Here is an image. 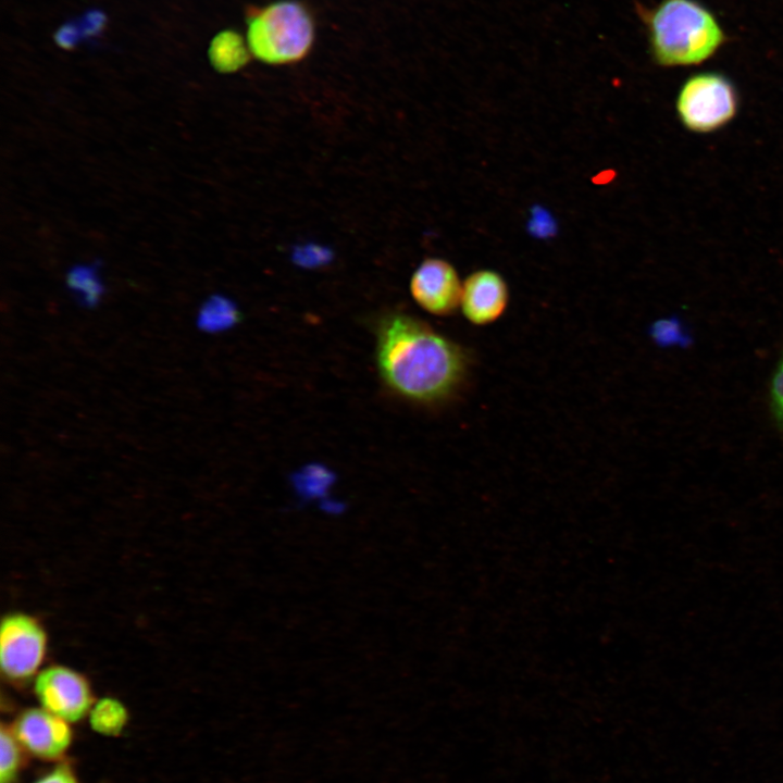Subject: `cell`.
I'll use <instances>...</instances> for the list:
<instances>
[{"instance_id": "4fadbf2b", "label": "cell", "mask_w": 783, "mask_h": 783, "mask_svg": "<svg viewBox=\"0 0 783 783\" xmlns=\"http://www.w3.org/2000/svg\"><path fill=\"white\" fill-rule=\"evenodd\" d=\"M66 284L86 307L96 306L104 291L96 265L74 266L67 273Z\"/></svg>"}, {"instance_id": "8fae6325", "label": "cell", "mask_w": 783, "mask_h": 783, "mask_svg": "<svg viewBox=\"0 0 783 783\" xmlns=\"http://www.w3.org/2000/svg\"><path fill=\"white\" fill-rule=\"evenodd\" d=\"M88 714L91 729L104 736L120 735L128 721V712L125 706L111 697H104L96 701Z\"/></svg>"}, {"instance_id": "9a60e30c", "label": "cell", "mask_w": 783, "mask_h": 783, "mask_svg": "<svg viewBox=\"0 0 783 783\" xmlns=\"http://www.w3.org/2000/svg\"><path fill=\"white\" fill-rule=\"evenodd\" d=\"M651 336L660 346L686 344L688 337L678 320L657 321L651 326Z\"/></svg>"}, {"instance_id": "5b68a950", "label": "cell", "mask_w": 783, "mask_h": 783, "mask_svg": "<svg viewBox=\"0 0 783 783\" xmlns=\"http://www.w3.org/2000/svg\"><path fill=\"white\" fill-rule=\"evenodd\" d=\"M47 636L38 621L24 613L3 618L0 631V666L10 680L30 679L40 667Z\"/></svg>"}, {"instance_id": "ba28073f", "label": "cell", "mask_w": 783, "mask_h": 783, "mask_svg": "<svg viewBox=\"0 0 783 783\" xmlns=\"http://www.w3.org/2000/svg\"><path fill=\"white\" fill-rule=\"evenodd\" d=\"M11 730L25 751L49 761L62 758L73 739L70 722L42 707L24 710Z\"/></svg>"}, {"instance_id": "e0dca14e", "label": "cell", "mask_w": 783, "mask_h": 783, "mask_svg": "<svg viewBox=\"0 0 783 783\" xmlns=\"http://www.w3.org/2000/svg\"><path fill=\"white\" fill-rule=\"evenodd\" d=\"M33 783H79V781L69 765L59 763Z\"/></svg>"}, {"instance_id": "52a82bcc", "label": "cell", "mask_w": 783, "mask_h": 783, "mask_svg": "<svg viewBox=\"0 0 783 783\" xmlns=\"http://www.w3.org/2000/svg\"><path fill=\"white\" fill-rule=\"evenodd\" d=\"M410 293L414 301L426 312L447 316L460 307L462 282L448 261L426 258L411 276Z\"/></svg>"}, {"instance_id": "ffe728a7", "label": "cell", "mask_w": 783, "mask_h": 783, "mask_svg": "<svg viewBox=\"0 0 783 783\" xmlns=\"http://www.w3.org/2000/svg\"><path fill=\"white\" fill-rule=\"evenodd\" d=\"M775 409H776V411H778V413H779L780 418H781V419H782V421H783V405H782L781 407H779V408H775Z\"/></svg>"}, {"instance_id": "5bb4252c", "label": "cell", "mask_w": 783, "mask_h": 783, "mask_svg": "<svg viewBox=\"0 0 783 783\" xmlns=\"http://www.w3.org/2000/svg\"><path fill=\"white\" fill-rule=\"evenodd\" d=\"M21 744L11 728L1 726L0 731V783H13L22 766Z\"/></svg>"}, {"instance_id": "6da1fadb", "label": "cell", "mask_w": 783, "mask_h": 783, "mask_svg": "<svg viewBox=\"0 0 783 783\" xmlns=\"http://www.w3.org/2000/svg\"><path fill=\"white\" fill-rule=\"evenodd\" d=\"M376 364L386 386L408 400L437 403L465 380L467 352L423 321L390 313L376 326Z\"/></svg>"}, {"instance_id": "ac0fdd59", "label": "cell", "mask_w": 783, "mask_h": 783, "mask_svg": "<svg viewBox=\"0 0 783 783\" xmlns=\"http://www.w3.org/2000/svg\"><path fill=\"white\" fill-rule=\"evenodd\" d=\"M77 26L74 23L62 25L54 35L57 44L64 49H72L80 38Z\"/></svg>"}, {"instance_id": "8992f818", "label": "cell", "mask_w": 783, "mask_h": 783, "mask_svg": "<svg viewBox=\"0 0 783 783\" xmlns=\"http://www.w3.org/2000/svg\"><path fill=\"white\" fill-rule=\"evenodd\" d=\"M35 694L44 709L70 723L82 720L94 705L86 679L62 666L49 667L37 675Z\"/></svg>"}, {"instance_id": "3957f363", "label": "cell", "mask_w": 783, "mask_h": 783, "mask_svg": "<svg viewBox=\"0 0 783 783\" xmlns=\"http://www.w3.org/2000/svg\"><path fill=\"white\" fill-rule=\"evenodd\" d=\"M247 44L251 55L269 65L302 61L313 48L315 22L299 0H275L246 11Z\"/></svg>"}, {"instance_id": "2e32d148", "label": "cell", "mask_w": 783, "mask_h": 783, "mask_svg": "<svg viewBox=\"0 0 783 783\" xmlns=\"http://www.w3.org/2000/svg\"><path fill=\"white\" fill-rule=\"evenodd\" d=\"M330 259V252L315 245L302 246L295 251V260L303 265H318Z\"/></svg>"}, {"instance_id": "30bf717a", "label": "cell", "mask_w": 783, "mask_h": 783, "mask_svg": "<svg viewBox=\"0 0 783 783\" xmlns=\"http://www.w3.org/2000/svg\"><path fill=\"white\" fill-rule=\"evenodd\" d=\"M248 44L232 29L219 33L211 41L209 59L220 73H233L244 67L251 58Z\"/></svg>"}, {"instance_id": "9c48e42d", "label": "cell", "mask_w": 783, "mask_h": 783, "mask_svg": "<svg viewBox=\"0 0 783 783\" xmlns=\"http://www.w3.org/2000/svg\"><path fill=\"white\" fill-rule=\"evenodd\" d=\"M508 303V285L494 270H477L462 282L460 308L464 318L475 326H486L498 321Z\"/></svg>"}, {"instance_id": "d6986e66", "label": "cell", "mask_w": 783, "mask_h": 783, "mask_svg": "<svg viewBox=\"0 0 783 783\" xmlns=\"http://www.w3.org/2000/svg\"><path fill=\"white\" fill-rule=\"evenodd\" d=\"M105 17L100 11H89L85 14L82 26L85 36H96L104 27Z\"/></svg>"}, {"instance_id": "7c38bea8", "label": "cell", "mask_w": 783, "mask_h": 783, "mask_svg": "<svg viewBox=\"0 0 783 783\" xmlns=\"http://www.w3.org/2000/svg\"><path fill=\"white\" fill-rule=\"evenodd\" d=\"M239 319V312L228 298L214 295L201 306L198 318V327L208 333L225 331L232 327Z\"/></svg>"}, {"instance_id": "7a4b0ae2", "label": "cell", "mask_w": 783, "mask_h": 783, "mask_svg": "<svg viewBox=\"0 0 783 783\" xmlns=\"http://www.w3.org/2000/svg\"><path fill=\"white\" fill-rule=\"evenodd\" d=\"M648 33L652 59L662 66L693 65L710 58L723 44L716 17L694 0H662L637 7Z\"/></svg>"}, {"instance_id": "277c9868", "label": "cell", "mask_w": 783, "mask_h": 783, "mask_svg": "<svg viewBox=\"0 0 783 783\" xmlns=\"http://www.w3.org/2000/svg\"><path fill=\"white\" fill-rule=\"evenodd\" d=\"M738 104L734 85L725 76L706 72L682 86L676 110L682 124L696 133L716 130L733 119Z\"/></svg>"}]
</instances>
